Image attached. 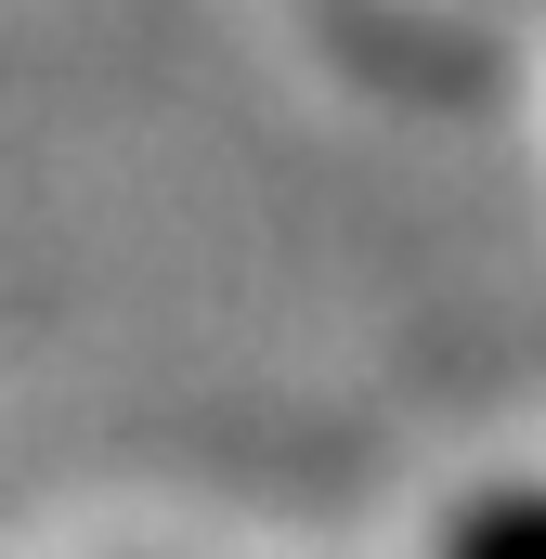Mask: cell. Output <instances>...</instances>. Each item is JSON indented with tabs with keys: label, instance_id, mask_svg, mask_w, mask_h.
<instances>
[{
	"label": "cell",
	"instance_id": "cell-1",
	"mask_svg": "<svg viewBox=\"0 0 546 559\" xmlns=\"http://www.w3.org/2000/svg\"><path fill=\"white\" fill-rule=\"evenodd\" d=\"M455 559H546V495H495V508L455 534Z\"/></svg>",
	"mask_w": 546,
	"mask_h": 559
}]
</instances>
